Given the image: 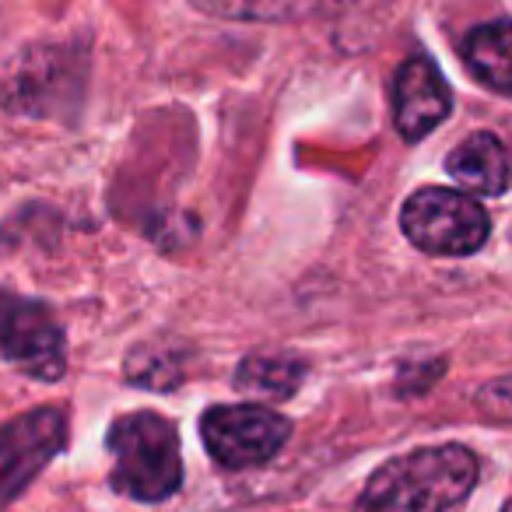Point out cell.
Listing matches in <instances>:
<instances>
[{
    "mask_svg": "<svg viewBox=\"0 0 512 512\" xmlns=\"http://www.w3.org/2000/svg\"><path fill=\"white\" fill-rule=\"evenodd\" d=\"M477 456L467 446H425L386 460L365 481L355 512H446L474 491Z\"/></svg>",
    "mask_w": 512,
    "mask_h": 512,
    "instance_id": "6da1fadb",
    "label": "cell"
},
{
    "mask_svg": "<svg viewBox=\"0 0 512 512\" xmlns=\"http://www.w3.org/2000/svg\"><path fill=\"white\" fill-rule=\"evenodd\" d=\"M113 456L116 491L137 502H162L183 484V456H179V432L172 421L155 411H134L113 421L106 435Z\"/></svg>",
    "mask_w": 512,
    "mask_h": 512,
    "instance_id": "7a4b0ae2",
    "label": "cell"
},
{
    "mask_svg": "<svg viewBox=\"0 0 512 512\" xmlns=\"http://www.w3.org/2000/svg\"><path fill=\"white\" fill-rule=\"evenodd\" d=\"M400 228L428 256H470L488 242L491 218L467 193L421 186L400 207Z\"/></svg>",
    "mask_w": 512,
    "mask_h": 512,
    "instance_id": "3957f363",
    "label": "cell"
},
{
    "mask_svg": "<svg viewBox=\"0 0 512 512\" xmlns=\"http://www.w3.org/2000/svg\"><path fill=\"white\" fill-rule=\"evenodd\" d=\"M292 425L264 404H218L200 418V439L207 453L232 470H249L278 456Z\"/></svg>",
    "mask_w": 512,
    "mask_h": 512,
    "instance_id": "277c9868",
    "label": "cell"
},
{
    "mask_svg": "<svg viewBox=\"0 0 512 512\" xmlns=\"http://www.w3.org/2000/svg\"><path fill=\"white\" fill-rule=\"evenodd\" d=\"M67 442V418L60 407H36L0 425V512L50 467Z\"/></svg>",
    "mask_w": 512,
    "mask_h": 512,
    "instance_id": "5b68a950",
    "label": "cell"
},
{
    "mask_svg": "<svg viewBox=\"0 0 512 512\" xmlns=\"http://www.w3.org/2000/svg\"><path fill=\"white\" fill-rule=\"evenodd\" d=\"M0 355L25 376L53 383L67 369L64 330L43 302L0 292Z\"/></svg>",
    "mask_w": 512,
    "mask_h": 512,
    "instance_id": "8992f818",
    "label": "cell"
},
{
    "mask_svg": "<svg viewBox=\"0 0 512 512\" xmlns=\"http://www.w3.org/2000/svg\"><path fill=\"white\" fill-rule=\"evenodd\" d=\"M453 113V92L439 64L428 57H411L393 78V123L400 137L421 141Z\"/></svg>",
    "mask_w": 512,
    "mask_h": 512,
    "instance_id": "52a82bcc",
    "label": "cell"
},
{
    "mask_svg": "<svg viewBox=\"0 0 512 512\" xmlns=\"http://www.w3.org/2000/svg\"><path fill=\"white\" fill-rule=\"evenodd\" d=\"M446 172L467 190L498 197L509 186V151L495 134L477 130L460 148H453V155L446 158Z\"/></svg>",
    "mask_w": 512,
    "mask_h": 512,
    "instance_id": "ba28073f",
    "label": "cell"
},
{
    "mask_svg": "<svg viewBox=\"0 0 512 512\" xmlns=\"http://www.w3.org/2000/svg\"><path fill=\"white\" fill-rule=\"evenodd\" d=\"M193 8L211 18L232 22H306V18L334 15L355 0H190Z\"/></svg>",
    "mask_w": 512,
    "mask_h": 512,
    "instance_id": "9c48e42d",
    "label": "cell"
},
{
    "mask_svg": "<svg viewBox=\"0 0 512 512\" xmlns=\"http://www.w3.org/2000/svg\"><path fill=\"white\" fill-rule=\"evenodd\" d=\"M463 64L477 81L498 95L512 92V46H509V18L484 22L463 39Z\"/></svg>",
    "mask_w": 512,
    "mask_h": 512,
    "instance_id": "30bf717a",
    "label": "cell"
},
{
    "mask_svg": "<svg viewBox=\"0 0 512 512\" xmlns=\"http://www.w3.org/2000/svg\"><path fill=\"white\" fill-rule=\"evenodd\" d=\"M302 379H306V365L288 355H249L246 362L239 365V372H235V383H239L242 390L256 393V397H267V400L292 397L302 386Z\"/></svg>",
    "mask_w": 512,
    "mask_h": 512,
    "instance_id": "8fae6325",
    "label": "cell"
},
{
    "mask_svg": "<svg viewBox=\"0 0 512 512\" xmlns=\"http://www.w3.org/2000/svg\"><path fill=\"white\" fill-rule=\"evenodd\" d=\"M502 512H509V505H502Z\"/></svg>",
    "mask_w": 512,
    "mask_h": 512,
    "instance_id": "7c38bea8",
    "label": "cell"
}]
</instances>
